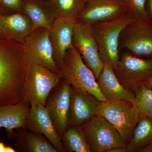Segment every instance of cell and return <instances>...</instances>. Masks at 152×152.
<instances>
[{
	"label": "cell",
	"mask_w": 152,
	"mask_h": 152,
	"mask_svg": "<svg viewBox=\"0 0 152 152\" xmlns=\"http://www.w3.org/2000/svg\"><path fill=\"white\" fill-rule=\"evenodd\" d=\"M31 110L26 122V129L43 135L50 142L58 152H66L45 106L31 102Z\"/></svg>",
	"instance_id": "4fadbf2b"
},
{
	"label": "cell",
	"mask_w": 152,
	"mask_h": 152,
	"mask_svg": "<svg viewBox=\"0 0 152 152\" xmlns=\"http://www.w3.org/2000/svg\"><path fill=\"white\" fill-rule=\"evenodd\" d=\"M23 0H0V15L21 12Z\"/></svg>",
	"instance_id": "484cf974"
},
{
	"label": "cell",
	"mask_w": 152,
	"mask_h": 152,
	"mask_svg": "<svg viewBox=\"0 0 152 152\" xmlns=\"http://www.w3.org/2000/svg\"><path fill=\"white\" fill-rule=\"evenodd\" d=\"M120 49L143 58H152V22L136 20L123 30L119 40Z\"/></svg>",
	"instance_id": "9c48e42d"
},
{
	"label": "cell",
	"mask_w": 152,
	"mask_h": 152,
	"mask_svg": "<svg viewBox=\"0 0 152 152\" xmlns=\"http://www.w3.org/2000/svg\"><path fill=\"white\" fill-rule=\"evenodd\" d=\"M28 66L23 43L0 39V108L24 100Z\"/></svg>",
	"instance_id": "6da1fadb"
},
{
	"label": "cell",
	"mask_w": 152,
	"mask_h": 152,
	"mask_svg": "<svg viewBox=\"0 0 152 152\" xmlns=\"http://www.w3.org/2000/svg\"><path fill=\"white\" fill-rule=\"evenodd\" d=\"M80 126L91 152H107L113 148L127 145L116 130L99 115Z\"/></svg>",
	"instance_id": "8992f818"
},
{
	"label": "cell",
	"mask_w": 152,
	"mask_h": 152,
	"mask_svg": "<svg viewBox=\"0 0 152 152\" xmlns=\"http://www.w3.org/2000/svg\"><path fill=\"white\" fill-rule=\"evenodd\" d=\"M101 101L89 93L72 87L68 126H81L98 115Z\"/></svg>",
	"instance_id": "5bb4252c"
},
{
	"label": "cell",
	"mask_w": 152,
	"mask_h": 152,
	"mask_svg": "<svg viewBox=\"0 0 152 152\" xmlns=\"http://www.w3.org/2000/svg\"><path fill=\"white\" fill-rule=\"evenodd\" d=\"M17 152L15 149L10 146H6L5 152Z\"/></svg>",
	"instance_id": "f546056e"
},
{
	"label": "cell",
	"mask_w": 152,
	"mask_h": 152,
	"mask_svg": "<svg viewBox=\"0 0 152 152\" xmlns=\"http://www.w3.org/2000/svg\"><path fill=\"white\" fill-rule=\"evenodd\" d=\"M107 152H128L127 145H125L113 148L107 151Z\"/></svg>",
	"instance_id": "4316f807"
},
{
	"label": "cell",
	"mask_w": 152,
	"mask_h": 152,
	"mask_svg": "<svg viewBox=\"0 0 152 152\" xmlns=\"http://www.w3.org/2000/svg\"><path fill=\"white\" fill-rule=\"evenodd\" d=\"M146 7L150 20L152 22V0H147Z\"/></svg>",
	"instance_id": "83f0119b"
},
{
	"label": "cell",
	"mask_w": 152,
	"mask_h": 152,
	"mask_svg": "<svg viewBox=\"0 0 152 152\" xmlns=\"http://www.w3.org/2000/svg\"><path fill=\"white\" fill-rule=\"evenodd\" d=\"M25 58L28 65H40L60 75L49 37V29L39 28L30 33L23 42Z\"/></svg>",
	"instance_id": "52a82bcc"
},
{
	"label": "cell",
	"mask_w": 152,
	"mask_h": 152,
	"mask_svg": "<svg viewBox=\"0 0 152 152\" xmlns=\"http://www.w3.org/2000/svg\"><path fill=\"white\" fill-rule=\"evenodd\" d=\"M127 5L129 12L136 20H150L147 12V0H123Z\"/></svg>",
	"instance_id": "d4e9b609"
},
{
	"label": "cell",
	"mask_w": 152,
	"mask_h": 152,
	"mask_svg": "<svg viewBox=\"0 0 152 152\" xmlns=\"http://www.w3.org/2000/svg\"><path fill=\"white\" fill-rule=\"evenodd\" d=\"M60 83L55 88L54 92L49 95L45 107L61 138L68 126L72 86L64 81Z\"/></svg>",
	"instance_id": "7c38bea8"
},
{
	"label": "cell",
	"mask_w": 152,
	"mask_h": 152,
	"mask_svg": "<svg viewBox=\"0 0 152 152\" xmlns=\"http://www.w3.org/2000/svg\"><path fill=\"white\" fill-rule=\"evenodd\" d=\"M21 12L32 23V31L39 28L50 29L58 18L50 0H23Z\"/></svg>",
	"instance_id": "ac0fdd59"
},
{
	"label": "cell",
	"mask_w": 152,
	"mask_h": 152,
	"mask_svg": "<svg viewBox=\"0 0 152 152\" xmlns=\"http://www.w3.org/2000/svg\"><path fill=\"white\" fill-rule=\"evenodd\" d=\"M58 17L77 21L83 10L87 0H50Z\"/></svg>",
	"instance_id": "603a6c76"
},
{
	"label": "cell",
	"mask_w": 152,
	"mask_h": 152,
	"mask_svg": "<svg viewBox=\"0 0 152 152\" xmlns=\"http://www.w3.org/2000/svg\"><path fill=\"white\" fill-rule=\"evenodd\" d=\"M61 79L59 74L44 66L37 64L29 65L25 83L24 100L30 103L35 102L45 106L49 95L59 84Z\"/></svg>",
	"instance_id": "277c9868"
},
{
	"label": "cell",
	"mask_w": 152,
	"mask_h": 152,
	"mask_svg": "<svg viewBox=\"0 0 152 152\" xmlns=\"http://www.w3.org/2000/svg\"><path fill=\"white\" fill-rule=\"evenodd\" d=\"M13 131L10 138H15L16 151L24 152H58L43 135L33 132L27 129L20 128Z\"/></svg>",
	"instance_id": "d6986e66"
},
{
	"label": "cell",
	"mask_w": 152,
	"mask_h": 152,
	"mask_svg": "<svg viewBox=\"0 0 152 152\" xmlns=\"http://www.w3.org/2000/svg\"><path fill=\"white\" fill-rule=\"evenodd\" d=\"M114 72L120 83L132 91L152 75V58H143L126 51L119 57Z\"/></svg>",
	"instance_id": "ba28073f"
},
{
	"label": "cell",
	"mask_w": 152,
	"mask_h": 152,
	"mask_svg": "<svg viewBox=\"0 0 152 152\" xmlns=\"http://www.w3.org/2000/svg\"><path fill=\"white\" fill-rule=\"evenodd\" d=\"M73 44L97 81L103 69L104 64L100 56L99 47L91 25L77 21L74 28Z\"/></svg>",
	"instance_id": "30bf717a"
},
{
	"label": "cell",
	"mask_w": 152,
	"mask_h": 152,
	"mask_svg": "<svg viewBox=\"0 0 152 152\" xmlns=\"http://www.w3.org/2000/svg\"><path fill=\"white\" fill-rule=\"evenodd\" d=\"M136 20L129 12L111 20L91 25L93 34L99 47L103 63L113 69L119 59V40L121 34L128 25Z\"/></svg>",
	"instance_id": "7a4b0ae2"
},
{
	"label": "cell",
	"mask_w": 152,
	"mask_h": 152,
	"mask_svg": "<svg viewBox=\"0 0 152 152\" xmlns=\"http://www.w3.org/2000/svg\"><path fill=\"white\" fill-rule=\"evenodd\" d=\"M6 146L2 142H0V152H5Z\"/></svg>",
	"instance_id": "4dcf8cb0"
},
{
	"label": "cell",
	"mask_w": 152,
	"mask_h": 152,
	"mask_svg": "<svg viewBox=\"0 0 152 152\" xmlns=\"http://www.w3.org/2000/svg\"><path fill=\"white\" fill-rule=\"evenodd\" d=\"M59 69L61 79L71 86L89 93L101 102L107 101L99 88L94 74L75 47L68 50Z\"/></svg>",
	"instance_id": "3957f363"
},
{
	"label": "cell",
	"mask_w": 152,
	"mask_h": 152,
	"mask_svg": "<svg viewBox=\"0 0 152 152\" xmlns=\"http://www.w3.org/2000/svg\"><path fill=\"white\" fill-rule=\"evenodd\" d=\"M128 152H152V118L140 117L129 142Z\"/></svg>",
	"instance_id": "44dd1931"
},
{
	"label": "cell",
	"mask_w": 152,
	"mask_h": 152,
	"mask_svg": "<svg viewBox=\"0 0 152 152\" xmlns=\"http://www.w3.org/2000/svg\"><path fill=\"white\" fill-rule=\"evenodd\" d=\"M32 29L31 22L22 12L0 15V39H2L23 43Z\"/></svg>",
	"instance_id": "e0dca14e"
},
{
	"label": "cell",
	"mask_w": 152,
	"mask_h": 152,
	"mask_svg": "<svg viewBox=\"0 0 152 152\" xmlns=\"http://www.w3.org/2000/svg\"><path fill=\"white\" fill-rule=\"evenodd\" d=\"M103 117L116 130L127 144L140 118L133 103L101 102L98 115Z\"/></svg>",
	"instance_id": "5b68a950"
},
{
	"label": "cell",
	"mask_w": 152,
	"mask_h": 152,
	"mask_svg": "<svg viewBox=\"0 0 152 152\" xmlns=\"http://www.w3.org/2000/svg\"><path fill=\"white\" fill-rule=\"evenodd\" d=\"M144 85H145L146 86L150 88H152V75L151 77L147 80V81L144 84Z\"/></svg>",
	"instance_id": "f1b7e54d"
},
{
	"label": "cell",
	"mask_w": 152,
	"mask_h": 152,
	"mask_svg": "<svg viewBox=\"0 0 152 152\" xmlns=\"http://www.w3.org/2000/svg\"><path fill=\"white\" fill-rule=\"evenodd\" d=\"M97 82L99 88L106 101L112 102L133 103L134 93L121 83L109 64H104Z\"/></svg>",
	"instance_id": "2e32d148"
},
{
	"label": "cell",
	"mask_w": 152,
	"mask_h": 152,
	"mask_svg": "<svg viewBox=\"0 0 152 152\" xmlns=\"http://www.w3.org/2000/svg\"><path fill=\"white\" fill-rule=\"evenodd\" d=\"M128 12L129 7L123 0H87L77 21L91 25L111 20Z\"/></svg>",
	"instance_id": "8fae6325"
},
{
	"label": "cell",
	"mask_w": 152,
	"mask_h": 152,
	"mask_svg": "<svg viewBox=\"0 0 152 152\" xmlns=\"http://www.w3.org/2000/svg\"><path fill=\"white\" fill-rule=\"evenodd\" d=\"M61 140L66 152H91L80 126H68Z\"/></svg>",
	"instance_id": "7402d4cb"
},
{
	"label": "cell",
	"mask_w": 152,
	"mask_h": 152,
	"mask_svg": "<svg viewBox=\"0 0 152 152\" xmlns=\"http://www.w3.org/2000/svg\"><path fill=\"white\" fill-rule=\"evenodd\" d=\"M76 20L58 17L49 29L55 61L58 67L69 49L74 47L73 35Z\"/></svg>",
	"instance_id": "9a60e30c"
},
{
	"label": "cell",
	"mask_w": 152,
	"mask_h": 152,
	"mask_svg": "<svg viewBox=\"0 0 152 152\" xmlns=\"http://www.w3.org/2000/svg\"><path fill=\"white\" fill-rule=\"evenodd\" d=\"M31 104L24 100L0 108V127L5 128L9 138L14 129H26Z\"/></svg>",
	"instance_id": "ffe728a7"
},
{
	"label": "cell",
	"mask_w": 152,
	"mask_h": 152,
	"mask_svg": "<svg viewBox=\"0 0 152 152\" xmlns=\"http://www.w3.org/2000/svg\"><path fill=\"white\" fill-rule=\"evenodd\" d=\"M133 91L134 95L133 104L140 117L152 118V88L142 84L136 87Z\"/></svg>",
	"instance_id": "cb8c5ba5"
}]
</instances>
